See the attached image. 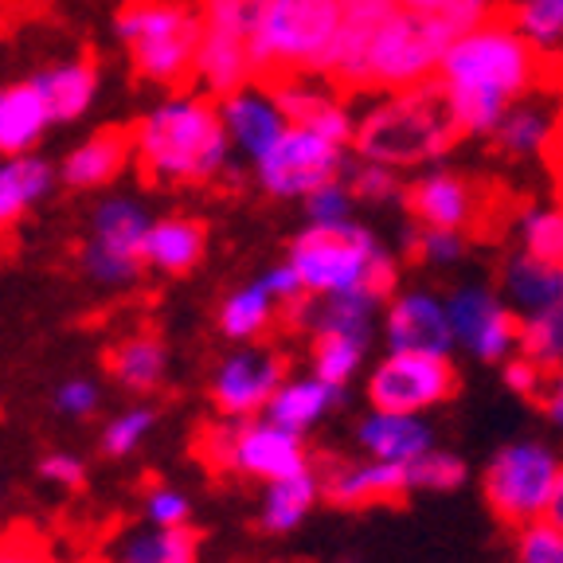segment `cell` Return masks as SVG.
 Segmentation results:
<instances>
[{"mask_svg": "<svg viewBox=\"0 0 563 563\" xmlns=\"http://www.w3.org/2000/svg\"><path fill=\"white\" fill-rule=\"evenodd\" d=\"M555 59H548L509 12L470 27L446 47L439 82L446 87L450 110L462 137H493L512 102L537 87H552Z\"/></svg>", "mask_w": 563, "mask_h": 563, "instance_id": "cell-1", "label": "cell"}, {"mask_svg": "<svg viewBox=\"0 0 563 563\" xmlns=\"http://www.w3.org/2000/svg\"><path fill=\"white\" fill-rule=\"evenodd\" d=\"M133 161L153 185H208L228 168L231 137L220 102L168 95L133 125Z\"/></svg>", "mask_w": 563, "mask_h": 563, "instance_id": "cell-2", "label": "cell"}, {"mask_svg": "<svg viewBox=\"0 0 563 563\" xmlns=\"http://www.w3.org/2000/svg\"><path fill=\"white\" fill-rule=\"evenodd\" d=\"M356 153L387 168H415L439 161L462 141V130L450 110L446 87L434 75L431 82L399 95H387L356 122Z\"/></svg>", "mask_w": 563, "mask_h": 563, "instance_id": "cell-3", "label": "cell"}, {"mask_svg": "<svg viewBox=\"0 0 563 563\" xmlns=\"http://www.w3.org/2000/svg\"><path fill=\"white\" fill-rule=\"evenodd\" d=\"M114 32L141 79L157 87H180L196 79L203 12L188 0H125L114 16Z\"/></svg>", "mask_w": 563, "mask_h": 563, "instance_id": "cell-4", "label": "cell"}, {"mask_svg": "<svg viewBox=\"0 0 563 563\" xmlns=\"http://www.w3.org/2000/svg\"><path fill=\"white\" fill-rule=\"evenodd\" d=\"M344 9L349 0H271L251 44L255 82L278 87L298 75H321L344 24Z\"/></svg>", "mask_w": 563, "mask_h": 563, "instance_id": "cell-5", "label": "cell"}, {"mask_svg": "<svg viewBox=\"0 0 563 563\" xmlns=\"http://www.w3.org/2000/svg\"><path fill=\"white\" fill-rule=\"evenodd\" d=\"M457 35L439 16L407 4H391L376 24L368 52V90L399 95L431 82L442 67V55Z\"/></svg>", "mask_w": 563, "mask_h": 563, "instance_id": "cell-6", "label": "cell"}, {"mask_svg": "<svg viewBox=\"0 0 563 563\" xmlns=\"http://www.w3.org/2000/svg\"><path fill=\"white\" fill-rule=\"evenodd\" d=\"M379 258H384L379 239L349 220L333 223V228L306 223V231L290 243L286 263L294 266L309 298H333V294L364 290V282Z\"/></svg>", "mask_w": 563, "mask_h": 563, "instance_id": "cell-7", "label": "cell"}, {"mask_svg": "<svg viewBox=\"0 0 563 563\" xmlns=\"http://www.w3.org/2000/svg\"><path fill=\"white\" fill-rule=\"evenodd\" d=\"M560 454L544 442H509L489 457L482 477L485 509L505 528H525L532 520H544L560 482Z\"/></svg>", "mask_w": 563, "mask_h": 563, "instance_id": "cell-8", "label": "cell"}, {"mask_svg": "<svg viewBox=\"0 0 563 563\" xmlns=\"http://www.w3.org/2000/svg\"><path fill=\"white\" fill-rule=\"evenodd\" d=\"M200 450L216 470H231L239 477H255V482H282L301 470H313L309 450L301 434L286 431L278 422L263 419H231L203 431Z\"/></svg>", "mask_w": 563, "mask_h": 563, "instance_id": "cell-9", "label": "cell"}, {"mask_svg": "<svg viewBox=\"0 0 563 563\" xmlns=\"http://www.w3.org/2000/svg\"><path fill=\"white\" fill-rule=\"evenodd\" d=\"M404 208L422 228L457 231V235H482L493 239L509 220L505 211L501 185L493 188L485 180L462 173H427L415 185H407Z\"/></svg>", "mask_w": 563, "mask_h": 563, "instance_id": "cell-10", "label": "cell"}, {"mask_svg": "<svg viewBox=\"0 0 563 563\" xmlns=\"http://www.w3.org/2000/svg\"><path fill=\"white\" fill-rule=\"evenodd\" d=\"M153 211L133 196H106L90 211L82 243V274L98 286H130L145 266Z\"/></svg>", "mask_w": 563, "mask_h": 563, "instance_id": "cell-11", "label": "cell"}, {"mask_svg": "<svg viewBox=\"0 0 563 563\" xmlns=\"http://www.w3.org/2000/svg\"><path fill=\"white\" fill-rule=\"evenodd\" d=\"M457 396V368L439 352H387L368 376V404L376 411L419 415Z\"/></svg>", "mask_w": 563, "mask_h": 563, "instance_id": "cell-12", "label": "cell"}, {"mask_svg": "<svg viewBox=\"0 0 563 563\" xmlns=\"http://www.w3.org/2000/svg\"><path fill=\"white\" fill-rule=\"evenodd\" d=\"M344 168V145L313 130L290 125L266 157L255 161V176L266 196L278 200H306L313 188L336 180Z\"/></svg>", "mask_w": 563, "mask_h": 563, "instance_id": "cell-13", "label": "cell"}, {"mask_svg": "<svg viewBox=\"0 0 563 563\" xmlns=\"http://www.w3.org/2000/svg\"><path fill=\"white\" fill-rule=\"evenodd\" d=\"M454 344L482 364H505L520 344V317L505 298L485 286H457L446 298Z\"/></svg>", "mask_w": 563, "mask_h": 563, "instance_id": "cell-14", "label": "cell"}, {"mask_svg": "<svg viewBox=\"0 0 563 563\" xmlns=\"http://www.w3.org/2000/svg\"><path fill=\"white\" fill-rule=\"evenodd\" d=\"M286 384V361L278 352L246 344L231 352L211 372V404L228 419H258L271 407L274 391Z\"/></svg>", "mask_w": 563, "mask_h": 563, "instance_id": "cell-15", "label": "cell"}, {"mask_svg": "<svg viewBox=\"0 0 563 563\" xmlns=\"http://www.w3.org/2000/svg\"><path fill=\"white\" fill-rule=\"evenodd\" d=\"M415 493L407 466L391 462H333L321 474V497L336 509H399Z\"/></svg>", "mask_w": 563, "mask_h": 563, "instance_id": "cell-16", "label": "cell"}, {"mask_svg": "<svg viewBox=\"0 0 563 563\" xmlns=\"http://www.w3.org/2000/svg\"><path fill=\"white\" fill-rule=\"evenodd\" d=\"M220 118L228 125L231 150H239L243 157L258 161L278 145V137L290 130V118L278 106L271 87L251 82V87L235 90V95L220 98Z\"/></svg>", "mask_w": 563, "mask_h": 563, "instance_id": "cell-17", "label": "cell"}, {"mask_svg": "<svg viewBox=\"0 0 563 563\" xmlns=\"http://www.w3.org/2000/svg\"><path fill=\"white\" fill-rule=\"evenodd\" d=\"M384 336L391 352H439V356H446L454 349L446 301H439L427 290L396 294L387 301Z\"/></svg>", "mask_w": 563, "mask_h": 563, "instance_id": "cell-18", "label": "cell"}, {"mask_svg": "<svg viewBox=\"0 0 563 563\" xmlns=\"http://www.w3.org/2000/svg\"><path fill=\"white\" fill-rule=\"evenodd\" d=\"M271 90L290 118V125L313 130L321 137L336 141V145H349L356 137V122H352L349 106L341 102V90L321 75H298V79H286Z\"/></svg>", "mask_w": 563, "mask_h": 563, "instance_id": "cell-19", "label": "cell"}, {"mask_svg": "<svg viewBox=\"0 0 563 563\" xmlns=\"http://www.w3.org/2000/svg\"><path fill=\"white\" fill-rule=\"evenodd\" d=\"M356 442L364 454L376 462H391V466H411L422 454L434 450V431L419 415H399V411H372L356 427Z\"/></svg>", "mask_w": 563, "mask_h": 563, "instance_id": "cell-20", "label": "cell"}, {"mask_svg": "<svg viewBox=\"0 0 563 563\" xmlns=\"http://www.w3.org/2000/svg\"><path fill=\"white\" fill-rule=\"evenodd\" d=\"M130 161H133V133L98 130L63 157L59 180L67 188L90 192V188H106L110 180H118V173H122Z\"/></svg>", "mask_w": 563, "mask_h": 563, "instance_id": "cell-21", "label": "cell"}, {"mask_svg": "<svg viewBox=\"0 0 563 563\" xmlns=\"http://www.w3.org/2000/svg\"><path fill=\"white\" fill-rule=\"evenodd\" d=\"M501 290L505 301L517 309V317H540L563 309V266L540 263V258L505 255L501 263Z\"/></svg>", "mask_w": 563, "mask_h": 563, "instance_id": "cell-22", "label": "cell"}, {"mask_svg": "<svg viewBox=\"0 0 563 563\" xmlns=\"http://www.w3.org/2000/svg\"><path fill=\"white\" fill-rule=\"evenodd\" d=\"M52 114L32 79L0 87V157H24L40 145L47 133Z\"/></svg>", "mask_w": 563, "mask_h": 563, "instance_id": "cell-23", "label": "cell"}, {"mask_svg": "<svg viewBox=\"0 0 563 563\" xmlns=\"http://www.w3.org/2000/svg\"><path fill=\"white\" fill-rule=\"evenodd\" d=\"M32 82L44 95L47 114H52L55 125L79 122L98 98V67L90 59L55 63V67L32 75Z\"/></svg>", "mask_w": 563, "mask_h": 563, "instance_id": "cell-24", "label": "cell"}, {"mask_svg": "<svg viewBox=\"0 0 563 563\" xmlns=\"http://www.w3.org/2000/svg\"><path fill=\"white\" fill-rule=\"evenodd\" d=\"M196 82L216 98H228V95H235V90L251 87V82H255V55H251V44L203 27V44H200V55H196Z\"/></svg>", "mask_w": 563, "mask_h": 563, "instance_id": "cell-25", "label": "cell"}, {"mask_svg": "<svg viewBox=\"0 0 563 563\" xmlns=\"http://www.w3.org/2000/svg\"><path fill=\"white\" fill-rule=\"evenodd\" d=\"M336 404H344V387H333L317 376H298L286 379V384L274 391L271 407H266V419L286 427L294 434L313 431L317 422L325 419Z\"/></svg>", "mask_w": 563, "mask_h": 563, "instance_id": "cell-26", "label": "cell"}, {"mask_svg": "<svg viewBox=\"0 0 563 563\" xmlns=\"http://www.w3.org/2000/svg\"><path fill=\"white\" fill-rule=\"evenodd\" d=\"M208 251V231L192 216H161L153 220L150 243H145V266L161 274H188L200 266Z\"/></svg>", "mask_w": 563, "mask_h": 563, "instance_id": "cell-27", "label": "cell"}, {"mask_svg": "<svg viewBox=\"0 0 563 563\" xmlns=\"http://www.w3.org/2000/svg\"><path fill=\"white\" fill-rule=\"evenodd\" d=\"M282 309H286V301L278 298L271 278L263 274V278L246 282V286H239V290H231L228 298H223L220 333L228 336V341L251 344L274 325V317H282Z\"/></svg>", "mask_w": 563, "mask_h": 563, "instance_id": "cell-28", "label": "cell"}, {"mask_svg": "<svg viewBox=\"0 0 563 563\" xmlns=\"http://www.w3.org/2000/svg\"><path fill=\"white\" fill-rule=\"evenodd\" d=\"M110 376L133 391V396H145V391H157L168 376V349L161 336L153 333H133L125 341L114 344L110 352Z\"/></svg>", "mask_w": 563, "mask_h": 563, "instance_id": "cell-29", "label": "cell"}, {"mask_svg": "<svg viewBox=\"0 0 563 563\" xmlns=\"http://www.w3.org/2000/svg\"><path fill=\"white\" fill-rule=\"evenodd\" d=\"M55 188V168L35 153L0 161V223H16Z\"/></svg>", "mask_w": 563, "mask_h": 563, "instance_id": "cell-30", "label": "cell"}, {"mask_svg": "<svg viewBox=\"0 0 563 563\" xmlns=\"http://www.w3.org/2000/svg\"><path fill=\"white\" fill-rule=\"evenodd\" d=\"M317 497H321V474L313 470H301L294 477H282V482H271L263 493V509H258V525L271 537H286L301 520L313 512Z\"/></svg>", "mask_w": 563, "mask_h": 563, "instance_id": "cell-31", "label": "cell"}, {"mask_svg": "<svg viewBox=\"0 0 563 563\" xmlns=\"http://www.w3.org/2000/svg\"><path fill=\"white\" fill-rule=\"evenodd\" d=\"M200 540L192 528H137L118 548V563H196Z\"/></svg>", "mask_w": 563, "mask_h": 563, "instance_id": "cell-32", "label": "cell"}, {"mask_svg": "<svg viewBox=\"0 0 563 563\" xmlns=\"http://www.w3.org/2000/svg\"><path fill=\"white\" fill-rule=\"evenodd\" d=\"M555 114H548L544 106L537 102H512V110L505 114V122L493 133V145L505 153V157H532V153H544L548 137H552Z\"/></svg>", "mask_w": 563, "mask_h": 563, "instance_id": "cell-33", "label": "cell"}, {"mask_svg": "<svg viewBox=\"0 0 563 563\" xmlns=\"http://www.w3.org/2000/svg\"><path fill=\"white\" fill-rule=\"evenodd\" d=\"M368 356V341L349 333H317L313 336V376L333 387H344L361 372Z\"/></svg>", "mask_w": 563, "mask_h": 563, "instance_id": "cell-34", "label": "cell"}, {"mask_svg": "<svg viewBox=\"0 0 563 563\" xmlns=\"http://www.w3.org/2000/svg\"><path fill=\"white\" fill-rule=\"evenodd\" d=\"M509 16L548 59H563V0H512Z\"/></svg>", "mask_w": 563, "mask_h": 563, "instance_id": "cell-35", "label": "cell"}, {"mask_svg": "<svg viewBox=\"0 0 563 563\" xmlns=\"http://www.w3.org/2000/svg\"><path fill=\"white\" fill-rule=\"evenodd\" d=\"M520 251L540 263L563 266V203L555 208H528L517 216Z\"/></svg>", "mask_w": 563, "mask_h": 563, "instance_id": "cell-36", "label": "cell"}, {"mask_svg": "<svg viewBox=\"0 0 563 563\" xmlns=\"http://www.w3.org/2000/svg\"><path fill=\"white\" fill-rule=\"evenodd\" d=\"M520 356H528L532 364L555 376L563 372V309L540 317H520Z\"/></svg>", "mask_w": 563, "mask_h": 563, "instance_id": "cell-37", "label": "cell"}, {"mask_svg": "<svg viewBox=\"0 0 563 563\" xmlns=\"http://www.w3.org/2000/svg\"><path fill=\"white\" fill-rule=\"evenodd\" d=\"M266 4L271 0H200L203 27L231 35V40H243V44H255L258 24L266 16Z\"/></svg>", "mask_w": 563, "mask_h": 563, "instance_id": "cell-38", "label": "cell"}, {"mask_svg": "<svg viewBox=\"0 0 563 563\" xmlns=\"http://www.w3.org/2000/svg\"><path fill=\"white\" fill-rule=\"evenodd\" d=\"M153 427H157V411H153V407H125V411H118L114 419L102 427L98 446H102L106 457H130L133 450L145 446Z\"/></svg>", "mask_w": 563, "mask_h": 563, "instance_id": "cell-39", "label": "cell"}, {"mask_svg": "<svg viewBox=\"0 0 563 563\" xmlns=\"http://www.w3.org/2000/svg\"><path fill=\"white\" fill-rule=\"evenodd\" d=\"M462 255H466V235H457V231L422 228V223H415V228L407 231V258H415V263L450 266Z\"/></svg>", "mask_w": 563, "mask_h": 563, "instance_id": "cell-40", "label": "cell"}, {"mask_svg": "<svg viewBox=\"0 0 563 563\" xmlns=\"http://www.w3.org/2000/svg\"><path fill=\"white\" fill-rule=\"evenodd\" d=\"M349 192L352 200H361V203H404L407 196V185L399 180L396 168H387V165H376V161H364V165H356L349 173Z\"/></svg>", "mask_w": 563, "mask_h": 563, "instance_id": "cell-41", "label": "cell"}, {"mask_svg": "<svg viewBox=\"0 0 563 563\" xmlns=\"http://www.w3.org/2000/svg\"><path fill=\"white\" fill-rule=\"evenodd\" d=\"M415 489H431V493H450L466 482V462L457 454H446V450H431L422 454L419 462L407 466Z\"/></svg>", "mask_w": 563, "mask_h": 563, "instance_id": "cell-42", "label": "cell"}, {"mask_svg": "<svg viewBox=\"0 0 563 563\" xmlns=\"http://www.w3.org/2000/svg\"><path fill=\"white\" fill-rule=\"evenodd\" d=\"M512 560L517 563H563V532L548 517L517 528Z\"/></svg>", "mask_w": 563, "mask_h": 563, "instance_id": "cell-43", "label": "cell"}, {"mask_svg": "<svg viewBox=\"0 0 563 563\" xmlns=\"http://www.w3.org/2000/svg\"><path fill=\"white\" fill-rule=\"evenodd\" d=\"M301 203H306V220L309 223H317V228H333V223H349L352 203H356V200H352L349 185L336 176V180H329V185L313 188V192H309Z\"/></svg>", "mask_w": 563, "mask_h": 563, "instance_id": "cell-44", "label": "cell"}, {"mask_svg": "<svg viewBox=\"0 0 563 563\" xmlns=\"http://www.w3.org/2000/svg\"><path fill=\"white\" fill-rule=\"evenodd\" d=\"M501 12H509V0H439L431 16H439L450 32L462 35L470 27L485 24V20L501 16Z\"/></svg>", "mask_w": 563, "mask_h": 563, "instance_id": "cell-45", "label": "cell"}, {"mask_svg": "<svg viewBox=\"0 0 563 563\" xmlns=\"http://www.w3.org/2000/svg\"><path fill=\"white\" fill-rule=\"evenodd\" d=\"M192 520V501L188 493L173 489V485H157L145 493V525L153 528H188Z\"/></svg>", "mask_w": 563, "mask_h": 563, "instance_id": "cell-46", "label": "cell"}, {"mask_svg": "<svg viewBox=\"0 0 563 563\" xmlns=\"http://www.w3.org/2000/svg\"><path fill=\"white\" fill-rule=\"evenodd\" d=\"M98 399H102V391H98L95 379L70 376V379H63V384L55 387L52 404H55V411L67 415V419H90V415L98 411Z\"/></svg>", "mask_w": 563, "mask_h": 563, "instance_id": "cell-47", "label": "cell"}, {"mask_svg": "<svg viewBox=\"0 0 563 563\" xmlns=\"http://www.w3.org/2000/svg\"><path fill=\"white\" fill-rule=\"evenodd\" d=\"M40 482L55 485V489H82L87 482V462L70 450H52L40 457Z\"/></svg>", "mask_w": 563, "mask_h": 563, "instance_id": "cell-48", "label": "cell"}, {"mask_svg": "<svg viewBox=\"0 0 563 563\" xmlns=\"http://www.w3.org/2000/svg\"><path fill=\"white\" fill-rule=\"evenodd\" d=\"M501 372H505V384L517 391V396H525V399H540L544 396V387L552 384V376H548L540 364H532L528 356H509V361L501 364Z\"/></svg>", "mask_w": 563, "mask_h": 563, "instance_id": "cell-49", "label": "cell"}, {"mask_svg": "<svg viewBox=\"0 0 563 563\" xmlns=\"http://www.w3.org/2000/svg\"><path fill=\"white\" fill-rule=\"evenodd\" d=\"M555 82L563 87V59H555ZM544 161H548V173H552L555 185H563V102H560V110H555V125H552V137H548V145H544Z\"/></svg>", "mask_w": 563, "mask_h": 563, "instance_id": "cell-50", "label": "cell"}, {"mask_svg": "<svg viewBox=\"0 0 563 563\" xmlns=\"http://www.w3.org/2000/svg\"><path fill=\"white\" fill-rule=\"evenodd\" d=\"M0 563H52L32 540H4L0 544Z\"/></svg>", "mask_w": 563, "mask_h": 563, "instance_id": "cell-51", "label": "cell"}, {"mask_svg": "<svg viewBox=\"0 0 563 563\" xmlns=\"http://www.w3.org/2000/svg\"><path fill=\"white\" fill-rule=\"evenodd\" d=\"M537 404H540V411H544L548 419L563 427V372H555L552 384L544 387V396H540Z\"/></svg>", "mask_w": 563, "mask_h": 563, "instance_id": "cell-52", "label": "cell"}, {"mask_svg": "<svg viewBox=\"0 0 563 563\" xmlns=\"http://www.w3.org/2000/svg\"><path fill=\"white\" fill-rule=\"evenodd\" d=\"M548 520H552L555 528L563 532V470H560V482H555V493H552V501H548Z\"/></svg>", "mask_w": 563, "mask_h": 563, "instance_id": "cell-53", "label": "cell"}, {"mask_svg": "<svg viewBox=\"0 0 563 563\" xmlns=\"http://www.w3.org/2000/svg\"><path fill=\"white\" fill-rule=\"evenodd\" d=\"M399 4H407V9H419V12H434V4H439V0H399Z\"/></svg>", "mask_w": 563, "mask_h": 563, "instance_id": "cell-54", "label": "cell"}, {"mask_svg": "<svg viewBox=\"0 0 563 563\" xmlns=\"http://www.w3.org/2000/svg\"><path fill=\"white\" fill-rule=\"evenodd\" d=\"M0 509H4V482H0Z\"/></svg>", "mask_w": 563, "mask_h": 563, "instance_id": "cell-55", "label": "cell"}, {"mask_svg": "<svg viewBox=\"0 0 563 563\" xmlns=\"http://www.w3.org/2000/svg\"><path fill=\"white\" fill-rule=\"evenodd\" d=\"M555 192H560V203H563V185H555Z\"/></svg>", "mask_w": 563, "mask_h": 563, "instance_id": "cell-56", "label": "cell"}, {"mask_svg": "<svg viewBox=\"0 0 563 563\" xmlns=\"http://www.w3.org/2000/svg\"><path fill=\"white\" fill-rule=\"evenodd\" d=\"M384 4H399V0H384Z\"/></svg>", "mask_w": 563, "mask_h": 563, "instance_id": "cell-57", "label": "cell"}]
</instances>
